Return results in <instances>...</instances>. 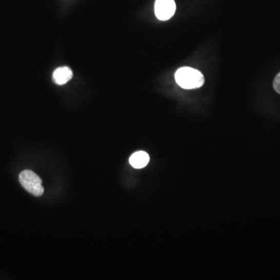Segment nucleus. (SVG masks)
Returning a JSON list of instances; mask_svg holds the SVG:
<instances>
[{
  "instance_id": "obj_3",
  "label": "nucleus",
  "mask_w": 280,
  "mask_h": 280,
  "mask_svg": "<svg viewBox=\"0 0 280 280\" xmlns=\"http://www.w3.org/2000/svg\"><path fill=\"white\" fill-rule=\"evenodd\" d=\"M154 10L158 19L162 21H168L175 13V2L174 0H156Z\"/></svg>"
},
{
  "instance_id": "obj_4",
  "label": "nucleus",
  "mask_w": 280,
  "mask_h": 280,
  "mask_svg": "<svg viewBox=\"0 0 280 280\" xmlns=\"http://www.w3.org/2000/svg\"><path fill=\"white\" fill-rule=\"evenodd\" d=\"M72 69L68 66L58 68L54 71L52 78L53 81L58 85H64L73 78Z\"/></svg>"
},
{
  "instance_id": "obj_6",
  "label": "nucleus",
  "mask_w": 280,
  "mask_h": 280,
  "mask_svg": "<svg viewBox=\"0 0 280 280\" xmlns=\"http://www.w3.org/2000/svg\"><path fill=\"white\" fill-rule=\"evenodd\" d=\"M274 90L280 94V73L275 76L273 81Z\"/></svg>"
},
{
  "instance_id": "obj_1",
  "label": "nucleus",
  "mask_w": 280,
  "mask_h": 280,
  "mask_svg": "<svg viewBox=\"0 0 280 280\" xmlns=\"http://www.w3.org/2000/svg\"><path fill=\"white\" fill-rule=\"evenodd\" d=\"M177 84L186 90L201 87L204 84V76L201 72L191 67H182L175 73Z\"/></svg>"
},
{
  "instance_id": "obj_2",
  "label": "nucleus",
  "mask_w": 280,
  "mask_h": 280,
  "mask_svg": "<svg viewBox=\"0 0 280 280\" xmlns=\"http://www.w3.org/2000/svg\"><path fill=\"white\" fill-rule=\"evenodd\" d=\"M19 183L27 192L34 196H42L44 194L42 179L34 171L25 170L19 174Z\"/></svg>"
},
{
  "instance_id": "obj_5",
  "label": "nucleus",
  "mask_w": 280,
  "mask_h": 280,
  "mask_svg": "<svg viewBox=\"0 0 280 280\" xmlns=\"http://www.w3.org/2000/svg\"><path fill=\"white\" fill-rule=\"evenodd\" d=\"M150 161L148 153L144 151H138L134 153L129 158L130 165L136 169L145 168Z\"/></svg>"
}]
</instances>
